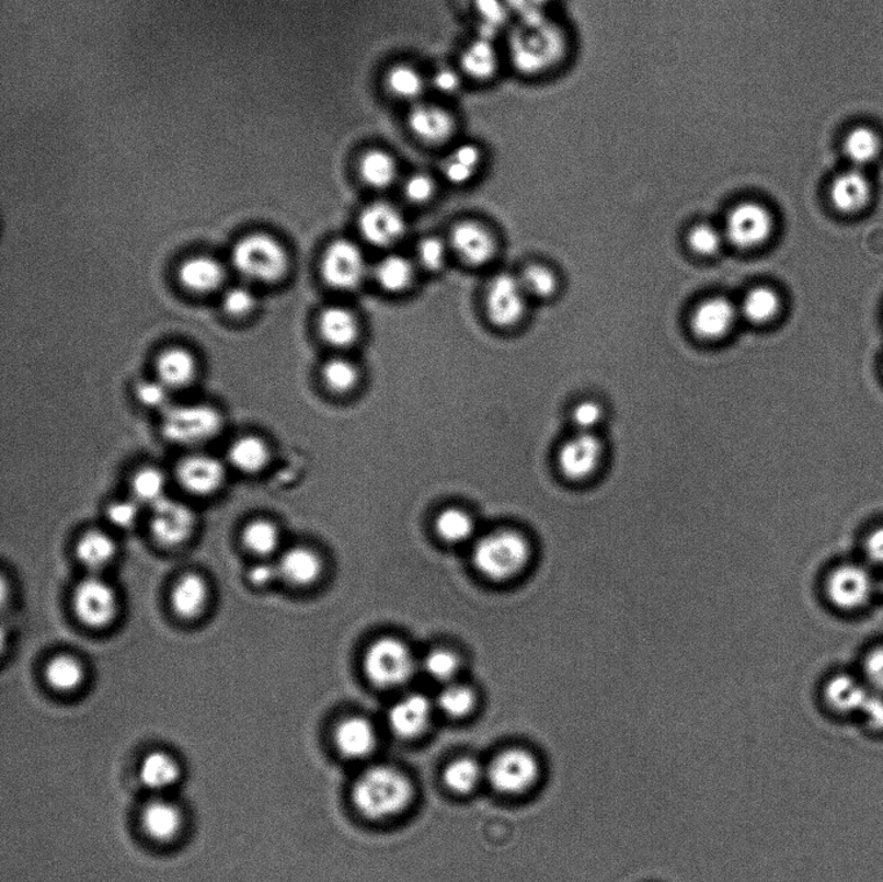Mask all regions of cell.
Returning <instances> with one entry per match:
<instances>
[{
  "instance_id": "cell-44",
  "label": "cell",
  "mask_w": 883,
  "mask_h": 882,
  "mask_svg": "<svg viewBox=\"0 0 883 882\" xmlns=\"http://www.w3.org/2000/svg\"><path fill=\"white\" fill-rule=\"evenodd\" d=\"M484 771L475 759L462 757L451 761L444 771V783L451 792L469 794L480 784Z\"/></svg>"
},
{
  "instance_id": "cell-45",
  "label": "cell",
  "mask_w": 883,
  "mask_h": 882,
  "mask_svg": "<svg viewBox=\"0 0 883 882\" xmlns=\"http://www.w3.org/2000/svg\"><path fill=\"white\" fill-rule=\"evenodd\" d=\"M134 500L150 507L167 499L168 480L161 470L144 468L133 479Z\"/></svg>"
},
{
  "instance_id": "cell-55",
  "label": "cell",
  "mask_w": 883,
  "mask_h": 882,
  "mask_svg": "<svg viewBox=\"0 0 883 882\" xmlns=\"http://www.w3.org/2000/svg\"><path fill=\"white\" fill-rule=\"evenodd\" d=\"M416 254L423 268L437 272L444 267L447 250L439 239L427 238L421 241Z\"/></svg>"
},
{
  "instance_id": "cell-15",
  "label": "cell",
  "mask_w": 883,
  "mask_h": 882,
  "mask_svg": "<svg viewBox=\"0 0 883 882\" xmlns=\"http://www.w3.org/2000/svg\"><path fill=\"white\" fill-rule=\"evenodd\" d=\"M527 293L519 277L502 274L495 276L486 290V314L493 325L512 328L526 312Z\"/></svg>"
},
{
  "instance_id": "cell-31",
  "label": "cell",
  "mask_w": 883,
  "mask_h": 882,
  "mask_svg": "<svg viewBox=\"0 0 883 882\" xmlns=\"http://www.w3.org/2000/svg\"><path fill=\"white\" fill-rule=\"evenodd\" d=\"M383 84L392 98L413 105L422 102L428 89V78L412 64L399 62L386 70Z\"/></svg>"
},
{
  "instance_id": "cell-30",
  "label": "cell",
  "mask_w": 883,
  "mask_h": 882,
  "mask_svg": "<svg viewBox=\"0 0 883 882\" xmlns=\"http://www.w3.org/2000/svg\"><path fill=\"white\" fill-rule=\"evenodd\" d=\"M208 585L198 573H185L171 591V607L184 620H193L203 615L208 604Z\"/></svg>"
},
{
  "instance_id": "cell-20",
  "label": "cell",
  "mask_w": 883,
  "mask_h": 882,
  "mask_svg": "<svg viewBox=\"0 0 883 882\" xmlns=\"http://www.w3.org/2000/svg\"><path fill=\"white\" fill-rule=\"evenodd\" d=\"M433 702L423 694H408L391 707L389 726L392 733L403 738H414L428 728L433 717Z\"/></svg>"
},
{
  "instance_id": "cell-19",
  "label": "cell",
  "mask_w": 883,
  "mask_h": 882,
  "mask_svg": "<svg viewBox=\"0 0 883 882\" xmlns=\"http://www.w3.org/2000/svg\"><path fill=\"white\" fill-rule=\"evenodd\" d=\"M176 477L186 492L208 496L225 483L226 468L214 456L191 455L177 465Z\"/></svg>"
},
{
  "instance_id": "cell-42",
  "label": "cell",
  "mask_w": 883,
  "mask_h": 882,
  "mask_svg": "<svg viewBox=\"0 0 883 882\" xmlns=\"http://www.w3.org/2000/svg\"><path fill=\"white\" fill-rule=\"evenodd\" d=\"M242 542L250 553L267 558L276 553L282 542V535L275 523L257 519L243 529Z\"/></svg>"
},
{
  "instance_id": "cell-27",
  "label": "cell",
  "mask_w": 883,
  "mask_h": 882,
  "mask_svg": "<svg viewBox=\"0 0 883 882\" xmlns=\"http://www.w3.org/2000/svg\"><path fill=\"white\" fill-rule=\"evenodd\" d=\"M870 695L859 679L846 673L835 674L823 687L825 705L841 714L860 713Z\"/></svg>"
},
{
  "instance_id": "cell-39",
  "label": "cell",
  "mask_w": 883,
  "mask_h": 882,
  "mask_svg": "<svg viewBox=\"0 0 883 882\" xmlns=\"http://www.w3.org/2000/svg\"><path fill=\"white\" fill-rule=\"evenodd\" d=\"M84 668L81 662L71 655H56L46 665L45 679L54 691L71 694L84 683Z\"/></svg>"
},
{
  "instance_id": "cell-61",
  "label": "cell",
  "mask_w": 883,
  "mask_h": 882,
  "mask_svg": "<svg viewBox=\"0 0 883 882\" xmlns=\"http://www.w3.org/2000/svg\"><path fill=\"white\" fill-rule=\"evenodd\" d=\"M881 593L883 594V580H882V583H881Z\"/></svg>"
},
{
  "instance_id": "cell-12",
  "label": "cell",
  "mask_w": 883,
  "mask_h": 882,
  "mask_svg": "<svg viewBox=\"0 0 883 882\" xmlns=\"http://www.w3.org/2000/svg\"><path fill=\"white\" fill-rule=\"evenodd\" d=\"M366 271L368 267L362 250L347 240L334 241L322 257V278L335 290L357 289L364 282Z\"/></svg>"
},
{
  "instance_id": "cell-52",
  "label": "cell",
  "mask_w": 883,
  "mask_h": 882,
  "mask_svg": "<svg viewBox=\"0 0 883 882\" xmlns=\"http://www.w3.org/2000/svg\"><path fill=\"white\" fill-rule=\"evenodd\" d=\"M605 420V409L597 401H583L572 409L571 421L577 433H597Z\"/></svg>"
},
{
  "instance_id": "cell-41",
  "label": "cell",
  "mask_w": 883,
  "mask_h": 882,
  "mask_svg": "<svg viewBox=\"0 0 883 882\" xmlns=\"http://www.w3.org/2000/svg\"><path fill=\"white\" fill-rule=\"evenodd\" d=\"M375 275L380 288L390 293H401L412 285L414 270L406 257L389 255L377 264Z\"/></svg>"
},
{
  "instance_id": "cell-11",
  "label": "cell",
  "mask_w": 883,
  "mask_h": 882,
  "mask_svg": "<svg viewBox=\"0 0 883 882\" xmlns=\"http://www.w3.org/2000/svg\"><path fill=\"white\" fill-rule=\"evenodd\" d=\"M73 609L77 619L92 629H103L118 612V597L114 587L106 580L92 575L76 586Z\"/></svg>"
},
{
  "instance_id": "cell-35",
  "label": "cell",
  "mask_w": 883,
  "mask_h": 882,
  "mask_svg": "<svg viewBox=\"0 0 883 882\" xmlns=\"http://www.w3.org/2000/svg\"><path fill=\"white\" fill-rule=\"evenodd\" d=\"M228 460L236 470L243 474H257L271 460L268 444L260 436H242L229 448Z\"/></svg>"
},
{
  "instance_id": "cell-14",
  "label": "cell",
  "mask_w": 883,
  "mask_h": 882,
  "mask_svg": "<svg viewBox=\"0 0 883 882\" xmlns=\"http://www.w3.org/2000/svg\"><path fill=\"white\" fill-rule=\"evenodd\" d=\"M196 514L182 501L167 497L152 507L150 532L167 548L181 547L195 532Z\"/></svg>"
},
{
  "instance_id": "cell-7",
  "label": "cell",
  "mask_w": 883,
  "mask_h": 882,
  "mask_svg": "<svg viewBox=\"0 0 883 882\" xmlns=\"http://www.w3.org/2000/svg\"><path fill=\"white\" fill-rule=\"evenodd\" d=\"M221 428V414L207 404L169 406L161 423L163 436L183 447L210 442L218 436Z\"/></svg>"
},
{
  "instance_id": "cell-8",
  "label": "cell",
  "mask_w": 883,
  "mask_h": 882,
  "mask_svg": "<svg viewBox=\"0 0 883 882\" xmlns=\"http://www.w3.org/2000/svg\"><path fill=\"white\" fill-rule=\"evenodd\" d=\"M874 589L870 571L853 563L835 566L824 581L829 605L844 612H857L870 605Z\"/></svg>"
},
{
  "instance_id": "cell-28",
  "label": "cell",
  "mask_w": 883,
  "mask_h": 882,
  "mask_svg": "<svg viewBox=\"0 0 883 882\" xmlns=\"http://www.w3.org/2000/svg\"><path fill=\"white\" fill-rule=\"evenodd\" d=\"M277 564L282 579L297 587L314 585L324 572L321 557L314 550L305 547L286 550Z\"/></svg>"
},
{
  "instance_id": "cell-10",
  "label": "cell",
  "mask_w": 883,
  "mask_h": 882,
  "mask_svg": "<svg viewBox=\"0 0 883 882\" xmlns=\"http://www.w3.org/2000/svg\"><path fill=\"white\" fill-rule=\"evenodd\" d=\"M775 229L773 215L756 201H745L730 210L722 229L724 239L737 249L753 250L765 245Z\"/></svg>"
},
{
  "instance_id": "cell-26",
  "label": "cell",
  "mask_w": 883,
  "mask_h": 882,
  "mask_svg": "<svg viewBox=\"0 0 883 882\" xmlns=\"http://www.w3.org/2000/svg\"><path fill=\"white\" fill-rule=\"evenodd\" d=\"M334 744L341 755L349 759L368 757L376 749V729L364 717H349L335 728Z\"/></svg>"
},
{
  "instance_id": "cell-54",
  "label": "cell",
  "mask_w": 883,
  "mask_h": 882,
  "mask_svg": "<svg viewBox=\"0 0 883 882\" xmlns=\"http://www.w3.org/2000/svg\"><path fill=\"white\" fill-rule=\"evenodd\" d=\"M140 504L135 500L114 502L106 511V518L113 527L133 529L140 518Z\"/></svg>"
},
{
  "instance_id": "cell-53",
  "label": "cell",
  "mask_w": 883,
  "mask_h": 882,
  "mask_svg": "<svg viewBox=\"0 0 883 882\" xmlns=\"http://www.w3.org/2000/svg\"><path fill=\"white\" fill-rule=\"evenodd\" d=\"M403 192L409 203L423 205L434 197L436 184L426 172H414L405 179Z\"/></svg>"
},
{
  "instance_id": "cell-36",
  "label": "cell",
  "mask_w": 883,
  "mask_h": 882,
  "mask_svg": "<svg viewBox=\"0 0 883 882\" xmlns=\"http://www.w3.org/2000/svg\"><path fill=\"white\" fill-rule=\"evenodd\" d=\"M116 541L103 530L92 529L77 542L76 555L85 569L92 572L103 570L116 557Z\"/></svg>"
},
{
  "instance_id": "cell-49",
  "label": "cell",
  "mask_w": 883,
  "mask_h": 882,
  "mask_svg": "<svg viewBox=\"0 0 883 882\" xmlns=\"http://www.w3.org/2000/svg\"><path fill=\"white\" fill-rule=\"evenodd\" d=\"M724 239L723 231L712 225H698L689 229L687 243L695 254L700 256H714L720 253Z\"/></svg>"
},
{
  "instance_id": "cell-16",
  "label": "cell",
  "mask_w": 883,
  "mask_h": 882,
  "mask_svg": "<svg viewBox=\"0 0 883 882\" xmlns=\"http://www.w3.org/2000/svg\"><path fill=\"white\" fill-rule=\"evenodd\" d=\"M181 806L168 794H153L140 812V826L150 840L158 844L175 841L184 828Z\"/></svg>"
},
{
  "instance_id": "cell-23",
  "label": "cell",
  "mask_w": 883,
  "mask_h": 882,
  "mask_svg": "<svg viewBox=\"0 0 883 882\" xmlns=\"http://www.w3.org/2000/svg\"><path fill=\"white\" fill-rule=\"evenodd\" d=\"M459 70L469 80L485 83L498 75L501 56L494 39L479 35L462 49L459 56Z\"/></svg>"
},
{
  "instance_id": "cell-58",
  "label": "cell",
  "mask_w": 883,
  "mask_h": 882,
  "mask_svg": "<svg viewBox=\"0 0 883 882\" xmlns=\"http://www.w3.org/2000/svg\"><path fill=\"white\" fill-rule=\"evenodd\" d=\"M248 577L251 585H254L255 587H265L275 583L277 579H282V575H279L277 563L263 561L251 566Z\"/></svg>"
},
{
  "instance_id": "cell-56",
  "label": "cell",
  "mask_w": 883,
  "mask_h": 882,
  "mask_svg": "<svg viewBox=\"0 0 883 882\" xmlns=\"http://www.w3.org/2000/svg\"><path fill=\"white\" fill-rule=\"evenodd\" d=\"M170 389L161 381H144L136 386V399L142 405L153 409H167L170 404Z\"/></svg>"
},
{
  "instance_id": "cell-34",
  "label": "cell",
  "mask_w": 883,
  "mask_h": 882,
  "mask_svg": "<svg viewBox=\"0 0 883 882\" xmlns=\"http://www.w3.org/2000/svg\"><path fill=\"white\" fill-rule=\"evenodd\" d=\"M319 330L322 340L336 348L354 344L360 332L355 314L344 307H329L322 311Z\"/></svg>"
},
{
  "instance_id": "cell-43",
  "label": "cell",
  "mask_w": 883,
  "mask_h": 882,
  "mask_svg": "<svg viewBox=\"0 0 883 882\" xmlns=\"http://www.w3.org/2000/svg\"><path fill=\"white\" fill-rule=\"evenodd\" d=\"M435 705L449 719H465L475 709L477 695L468 686L451 683L444 685Z\"/></svg>"
},
{
  "instance_id": "cell-24",
  "label": "cell",
  "mask_w": 883,
  "mask_h": 882,
  "mask_svg": "<svg viewBox=\"0 0 883 882\" xmlns=\"http://www.w3.org/2000/svg\"><path fill=\"white\" fill-rule=\"evenodd\" d=\"M872 185L864 171L852 168L833 179L830 201L838 211L853 214L870 204Z\"/></svg>"
},
{
  "instance_id": "cell-5",
  "label": "cell",
  "mask_w": 883,
  "mask_h": 882,
  "mask_svg": "<svg viewBox=\"0 0 883 882\" xmlns=\"http://www.w3.org/2000/svg\"><path fill=\"white\" fill-rule=\"evenodd\" d=\"M231 261L234 271L250 283L273 284L289 271V255L275 238L251 233L236 242Z\"/></svg>"
},
{
  "instance_id": "cell-37",
  "label": "cell",
  "mask_w": 883,
  "mask_h": 882,
  "mask_svg": "<svg viewBox=\"0 0 883 882\" xmlns=\"http://www.w3.org/2000/svg\"><path fill=\"white\" fill-rule=\"evenodd\" d=\"M781 310V298L778 291L767 286H758L745 294L742 303L738 305L741 318L753 325L770 324Z\"/></svg>"
},
{
  "instance_id": "cell-3",
  "label": "cell",
  "mask_w": 883,
  "mask_h": 882,
  "mask_svg": "<svg viewBox=\"0 0 883 882\" xmlns=\"http://www.w3.org/2000/svg\"><path fill=\"white\" fill-rule=\"evenodd\" d=\"M532 559V543L515 529L494 530L481 537L472 550L477 571L493 583L518 579L529 569Z\"/></svg>"
},
{
  "instance_id": "cell-47",
  "label": "cell",
  "mask_w": 883,
  "mask_h": 882,
  "mask_svg": "<svg viewBox=\"0 0 883 882\" xmlns=\"http://www.w3.org/2000/svg\"><path fill=\"white\" fill-rule=\"evenodd\" d=\"M520 283L528 297L548 299L558 290V277L549 267L541 264L529 265L523 271Z\"/></svg>"
},
{
  "instance_id": "cell-25",
  "label": "cell",
  "mask_w": 883,
  "mask_h": 882,
  "mask_svg": "<svg viewBox=\"0 0 883 882\" xmlns=\"http://www.w3.org/2000/svg\"><path fill=\"white\" fill-rule=\"evenodd\" d=\"M139 778L153 794H168L182 778V766L172 753L156 749L141 759Z\"/></svg>"
},
{
  "instance_id": "cell-4",
  "label": "cell",
  "mask_w": 883,
  "mask_h": 882,
  "mask_svg": "<svg viewBox=\"0 0 883 882\" xmlns=\"http://www.w3.org/2000/svg\"><path fill=\"white\" fill-rule=\"evenodd\" d=\"M608 449L598 433H577L558 448L555 468L562 482L586 491L605 478Z\"/></svg>"
},
{
  "instance_id": "cell-6",
  "label": "cell",
  "mask_w": 883,
  "mask_h": 882,
  "mask_svg": "<svg viewBox=\"0 0 883 882\" xmlns=\"http://www.w3.org/2000/svg\"><path fill=\"white\" fill-rule=\"evenodd\" d=\"M415 666L411 649L392 637L372 642L363 660L365 677L372 686L383 690L405 686L414 677Z\"/></svg>"
},
{
  "instance_id": "cell-13",
  "label": "cell",
  "mask_w": 883,
  "mask_h": 882,
  "mask_svg": "<svg viewBox=\"0 0 883 882\" xmlns=\"http://www.w3.org/2000/svg\"><path fill=\"white\" fill-rule=\"evenodd\" d=\"M406 126L422 145L440 147L454 140L458 124L455 113L447 106L422 100L409 107Z\"/></svg>"
},
{
  "instance_id": "cell-40",
  "label": "cell",
  "mask_w": 883,
  "mask_h": 882,
  "mask_svg": "<svg viewBox=\"0 0 883 882\" xmlns=\"http://www.w3.org/2000/svg\"><path fill=\"white\" fill-rule=\"evenodd\" d=\"M435 532L445 543L461 545L475 534V522L461 508H447L437 515Z\"/></svg>"
},
{
  "instance_id": "cell-2",
  "label": "cell",
  "mask_w": 883,
  "mask_h": 882,
  "mask_svg": "<svg viewBox=\"0 0 883 882\" xmlns=\"http://www.w3.org/2000/svg\"><path fill=\"white\" fill-rule=\"evenodd\" d=\"M414 787L397 767L377 765L365 770L352 788L357 812L372 821L390 820L411 806Z\"/></svg>"
},
{
  "instance_id": "cell-29",
  "label": "cell",
  "mask_w": 883,
  "mask_h": 882,
  "mask_svg": "<svg viewBox=\"0 0 883 882\" xmlns=\"http://www.w3.org/2000/svg\"><path fill=\"white\" fill-rule=\"evenodd\" d=\"M157 379L170 390L185 389L197 377L196 357L191 351L171 347L162 351L156 362Z\"/></svg>"
},
{
  "instance_id": "cell-60",
  "label": "cell",
  "mask_w": 883,
  "mask_h": 882,
  "mask_svg": "<svg viewBox=\"0 0 883 882\" xmlns=\"http://www.w3.org/2000/svg\"><path fill=\"white\" fill-rule=\"evenodd\" d=\"M864 553L870 562L883 566V526L874 528L865 537Z\"/></svg>"
},
{
  "instance_id": "cell-59",
  "label": "cell",
  "mask_w": 883,
  "mask_h": 882,
  "mask_svg": "<svg viewBox=\"0 0 883 882\" xmlns=\"http://www.w3.org/2000/svg\"><path fill=\"white\" fill-rule=\"evenodd\" d=\"M860 713L864 715L868 726L883 731V695H870Z\"/></svg>"
},
{
  "instance_id": "cell-51",
  "label": "cell",
  "mask_w": 883,
  "mask_h": 882,
  "mask_svg": "<svg viewBox=\"0 0 883 882\" xmlns=\"http://www.w3.org/2000/svg\"><path fill=\"white\" fill-rule=\"evenodd\" d=\"M465 76L457 67L444 66L434 70L428 78V88L444 98H454L462 91Z\"/></svg>"
},
{
  "instance_id": "cell-57",
  "label": "cell",
  "mask_w": 883,
  "mask_h": 882,
  "mask_svg": "<svg viewBox=\"0 0 883 882\" xmlns=\"http://www.w3.org/2000/svg\"><path fill=\"white\" fill-rule=\"evenodd\" d=\"M863 671L868 684L875 691L883 695V645L868 652L863 663Z\"/></svg>"
},
{
  "instance_id": "cell-46",
  "label": "cell",
  "mask_w": 883,
  "mask_h": 882,
  "mask_svg": "<svg viewBox=\"0 0 883 882\" xmlns=\"http://www.w3.org/2000/svg\"><path fill=\"white\" fill-rule=\"evenodd\" d=\"M422 665L429 678L442 685H448L454 683L461 669V660L454 651L436 649L428 652Z\"/></svg>"
},
{
  "instance_id": "cell-21",
  "label": "cell",
  "mask_w": 883,
  "mask_h": 882,
  "mask_svg": "<svg viewBox=\"0 0 883 882\" xmlns=\"http://www.w3.org/2000/svg\"><path fill=\"white\" fill-rule=\"evenodd\" d=\"M450 245L461 261L471 267H481L492 261L495 241L490 231L475 221H463L454 228Z\"/></svg>"
},
{
  "instance_id": "cell-22",
  "label": "cell",
  "mask_w": 883,
  "mask_h": 882,
  "mask_svg": "<svg viewBox=\"0 0 883 882\" xmlns=\"http://www.w3.org/2000/svg\"><path fill=\"white\" fill-rule=\"evenodd\" d=\"M177 279L185 290L206 296L218 291L225 284L226 268L213 256H191L179 265Z\"/></svg>"
},
{
  "instance_id": "cell-38",
  "label": "cell",
  "mask_w": 883,
  "mask_h": 882,
  "mask_svg": "<svg viewBox=\"0 0 883 882\" xmlns=\"http://www.w3.org/2000/svg\"><path fill=\"white\" fill-rule=\"evenodd\" d=\"M844 152L852 168L863 170L879 159L882 152L881 136L868 126L853 127L844 140Z\"/></svg>"
},
{
  "instance_id": "cell-32",
  "label": "cell",
  "mask_w": 883,
  "mask_h": 882,
  "mask_svg": "<svg viewBox=\"0 0 883 882\" xmlns=\"http://www.w3.org/2000/svg\"><path fill=\"white\" fill-rule=\"evenodd\" d=\"M358 175L372 190H387L398 181L399 163L389 150L370 148L357 162Z\"/></svg>"
},
{
  "instance_id": "cell-18",
  "label": "cell",
  "mask_w": 883,
  "mask_h": 882,
  "mask_svg": "<svg viewBox=\"0 0 883 882\" xmlns=\"http://www.w3.org/2000/svg\"><path fill=\"white\" fill-rule=\"evenodd\" d=\"M358 229L370 245L390 248L403 238L405 220L393 205L376 203L365 207L358 218Z\"/></svg>"
},
{
  "instance_id": "cell-33",
  "label": "cell",
  "mask_w": 883,
  "mask_h": 882,
  "mask_svg": "<svg viewBox=\"0 0 883 882\" xmlns=\"http://www.w3.org/2000/svg\"><path fill=\"white\" fill-rule=\"evenodd\" d=\"M483 163V152L477 142H459L450 150L443 162V175L450 184L461 186L469 184Z\"/></svg>"
},
{
  "instance_id": "cell-48",
  "label": "cell",
  "mask_w": 883,
  "mask_h": 882,
  "mask_svg": "<svg viewBox=\"0 0 883 882\" xmlns=\"http://www.w3.org/2000/svg\"><path fill=\"white\" fill-rule=\"evenodd\" d=\"M322 379L330 391L346 393L355 389L358 370L354 364L344 358H332L322 368Z\"/></svg>"
},
{
  "instance_id": "cell-50",
  "label": "cell",
  "mask_w": 883,
  "mask_h": 882,
  "mask_svg": "<svg viewBox=\"0 0 883 882\" xmlns=\"http://www.w3.org/2000/svg\"><path fill=\"white\" fill-rule=\"evenodd\" d=\"M221 307L228 317L242 319L255 310L256 297L248 286H232L222 294Z\"/></svg>"
},
{
  "instance_id": "cell-17",
  "label": "cell",
  "mask_w": 883,
  "mask_h": 882,
  "mask_svg": "<svg viewBox=\"0 0 883 882\" xmlns=\"http://www.w3.org/2000/svg\"><path fill=\"white\" fill-rule=\"evenodd\" d=\"M741 318L738 306L724 297L703 299L692 311L689 325L696 336L703 341H720L726 336Z\"/></svg>"
},
{
  "instance_id": "cell-1",
  "label": "cell",
  "mask_w": 883,
  "mask_h": 882,
  "mask_svg": "<svg viewBox=\"0 0 883 882\" xmlns=\"http://www.w3.org/2000/svg\"><path fill=\"white\" fill-rule=\"evenodd\" d=\"M569 48L562 27L548 16L519 21L508 42V59L516 73L535 77L559 66Z\"/></svg>"
},
{
  "instance_id": "cell-9",
  "label": "cell",
  "mask_w": 883,
  "mask_h": 882,
  "mask_svg": "<svg viewBox=\"0 0 883 882\" xmlns=\"http://www.w3.org/2000/svg\"><path fill=\"white\" fill-rule=\"evenodd\" d=\"M541 767L532 753L513 748L501 752L486 769V778L495 791L508 795L523 794L532 790Z\"/></svg>"
}]
</instances>
